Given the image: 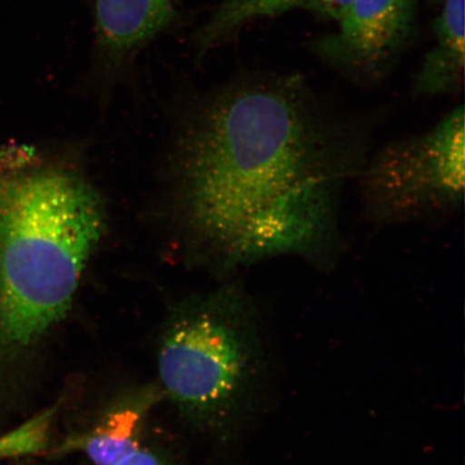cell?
I'll return each mask as SVG.
<instances>
[{"mask_svg":"<svg viewBox=\"0 0 465 465\" xmlns=\"http://www.w3.org/2000/svg\"><path fill=\"white\" fill-rule=\"evenodd\" d=\"M202 113L180 150V199L220 266L293 257L334 267L342 195L371 153L369 127L295 73L240 75Z\"/></svg>","mask_w":465,"mask_h":465,"instance_id":"1","label":"cell"},{"mask_svg":"<svg viewBox=\"0 0 465 465\" xmlns=\"http://www.w3.org/2000/svg\"><path fill=\"white\" fill-rule=\"evenodd\" d=\"M104 228L83 174L33 149L0 150V382L66 319Z\"/></svg>","mask_w":465,"mask_h":465,"instance_id":"2","label":"cell"},{"mask_svg":"<svg viewBox=\"0 0 465 465\" xmlns=\"http://www.w3.org/2000/svg\"><path fill=\"white\" fill-rule=\"evenodd\" d=\"M257 308L242 284L168 311L156 347L162 393L191 426L224 435L248 414L264 374Z\"/></svg>","mask_w":465,"mask_h":465,"instance_id":"3","label":"cell"},{"mask_svg":"<svg viewBox=\"0 0 465 465\" xmlns=\"http://www.w3.org/2000/svg\"><path fill=\"white\" fill-rule=\"evenodd\" d=\"M464 108L429 130L370 153L356 180L363 216L377 228L439 223L464 202Z\"/></svg>","mask_w":465,"mask_h":465,"instance_id":"4","label":"cell"},{"mask_svg":"<svg viewBox=\"0 0 465 465\" xmlns=\"http://www.w3.org/2000/svg\"><path fill=\"white\" fill-rule=\"evenodd\" d=\"M337 25L313 40L312 54L352 84L377 86L414 39L417 0H351Z\"/></svg>","mask_w":465,"mask_h":465,"instance_id":"5","label":"cell"},{"mask_svg":"<svg viewBox=\"0 0 465 465\" xmlns=\"http://www.w3.org/2000/svg\"><path fill=\"white\" fill-rule=\"evenodd\" d=\"M92 56L98 71L124 72L142 52L184 20L178 0H87Z\"/></svg>","mask_w":465,"mask_h":465,"instance_id":"6","label":"cell"},{"mask_svg":"<svg viewBox=\"0 0 465 465\" xmlns=\"http://www.w3.org/2000/svg\"><path fill=\"white\" fill-rule=\"evenodd\" d=\"M154 389L139 392L110 410L85 431L69 435L54 456L83 455L92 465H167L143 439L144 417L158 399Z\"/></svg>","mask_w":465,"mask_h":465,"instance_id":"7","label":"cell"},{"mask_svg":"<svg viewBox=\"0 0 465 465\" xmlns=\"http://www.w3.org/2000/svg\"><path fill=\"white\" fill-rule=\"evenodd\" d=\"M349 3L351 0H221L192 34L191 44L196 56L202 58L254 22L305 11L320 20L337 23Z\"/></svg>","mask_w":465,"mask_h":465,"instance_id":"8","label":"cell"},{"mask_svg":"<svg viewBox=\"0 0 465 465\" xmlns=\"http://www.w3.org/2000/svg\"><path fill=\"white\" fill-rule=\"evenodd\" d=\"M432 25L434 45L411 84L417 97H455L464 85V0H443Z\"/></svg>","mask_w":465,"mask_h":465,"instance_id":"9","label":"cell"},{"mask_svg":"<svg viewBox=\"0 0 465 465\" xmlns=\"http://www.w3.org/2000/svg\"><path fill=\"white\" fill-rule=\"evenodd\" d=\"M58 405L45 409L13 431L0 436V461L44 455L51 450L52 427Z\"/></svg>","mask_w":465,"mask_h":465,"instance_id":"10","label":"cell"},{"mask_svg":"<svg viewBox=\"0 0 465 465\" xmlns=\"http://www.w3.org/2000/svg\"><path fill=\"white\" fill-rule=\"evenodd\" d=\"M427 2L429 5H440L441 2H443V0H427Z\"/></svg>","mask_w":465,"mask_h":465,"instance_id":"11","label":"cell"}]
</instances>
